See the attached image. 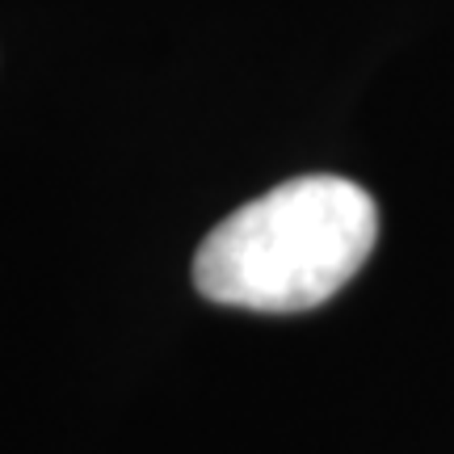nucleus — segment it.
<instances>
[{
  "label": "nucleus",
  "instance_id": "1",
  "mask_svg": "<svg viewBox=\"0 0 454 454\" xmlns=\"http://www.w3.org/2000/svg\"><path fill=\"white\" fill-rule=\"evenodd\" d=\"M374 198L345 177H294L231 211L198 244L194 286L244 311H311L366 265Z\"/></svg>",
  "mask_w": 454,
  "mask_h": 454
}]
</instances>
